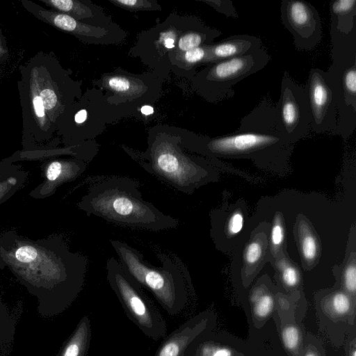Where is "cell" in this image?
<instances>
[{"mask_svg":"<svg viewBox=\"0 0 356 356\" xmlns=\"http://www.w3.org/2000/svg\"><path fill=\"white\" fill-rule=\"evenodd\" d=\"M88 259L70 251L60 235L32 240L10 229L0 234V268L33 286H47L70 301L84 284Z\"/></svg>","mask_w":356,"mask_h":356,"instance_id":"cell-1","label":"cell"},{"mask_svg":"<svg viewBox=\"0 0 356 356\" xmlns=\"http://www.w3.org/2000/svg\"><path fill=\"white\" fill-rule=\"evenodd\" d=\"M139 187L138 180L128 177H97L76 206L88 216L120 226L151 232L177 228L178 219L145 200Z\"/></svg>","mask_w":356,"mask_h":356,"instance_id":"cell-2","label":"cell"},{"mask_svg":"<svg viewBox=\"0 0 356 356\" xmlns=\"http://www.w3.org/2000/svg\"><path fill=\"white\" fill-rule=\"evenodd\" d=\"M293 145L282 130L277 106L266 97L242 118L233 134L196 138L185 146L208 156L271 159L285 158Z\"/></svg>","mask_w":356,"mask_h":356,"instance_id":"cell-3","label":"cell"},{"mask_svg":"<svg viewBox=\"0 0 356 356\" xmlns=\"http://www.w3.org/2000/svg\"><path fill=\"white\" fill-rule=\"evenodd\" d=\"M119 261L130 275L148 289L163 309L171 316L180 314L193 292L189 273L181 259L172 254L159 252L161 266L144 260L143 254L120 240H110Z\"/></svg>","mask_w":356,"mask_h":356,"instance_id":"cell-4","label":"cell"},{"mask_svg":"<svg viewBox=\"0 0 356 356\" xmlns=\"http://www.w3.org/2000/svg\"><path fill=\"white\" fill-rule=\"evenodd\" d=\"M174 137H156L145 152H129L148 173L188 195L213 179V170L200 158L184 152Z\"/></svg>","mask_w":356,"mask_h":356,"instance_id":"cell-5","label":"cell"},{"mask_svg":"<svg viewBox=\"0 0 356 356\" xmlns=\"http://www.w3.org/2000/svg\"><path fill=\"white\" fill-rule=\"evenodd\" d=\"M332 64L326 72L336 99L337 134L347 139L356 128V29L339 31L330 19Z\"/></svg>","mask_w":356,"mask_h":356,"instance_id":"cell-6","label":"cell"},{"mask_svg":"<svg viewBox=\"0 0 356 356\" xmlns=\"http://www.w3.org/2000/svg\"><path fill=\"white\" fill-rule=\"evenodd\" d=\"M108 282L128 316L147 337L157 341L167 333L165 320L143 287L114 257L106 261Z\"/></svg>","mask_w":356,"mask_h":356,"instance_id":"cell-7","label":"cell"},{"mask_svg":"<svg viewBox=\"0 0 356 356\" xmlns=\"http://www.w3.org/2000/svg\"><path fill=\"white\" fill-rule=\"evenodd\" d=\"M270 60V56L263 46L244 55L211 63L199 74L197 87L211 102L232 98L235 95L232 87L264 68Z\"/></svg>","mask_w":356,"mask_h":356,"instance_id":"cell-8","label":"cell"},{"mask_svg":"<svg viewBox=\"0 0 356 356\" xmlns=\"http://www.w3.org/2000/svg\"><path fill=\"white\" fill-rule=\"evenodd\" d=\"M277 108L282 130L291 143L307 137L311 129V113L305 85L283 74Z\"/></svg>","mask_w":356,"mask_h":356,"instance_id":"cell-9","label":"cell"},{"mask_svg":"<svg viewBox=\"0 0 356 356\" xmlns=\"http://www.w3.org/2000/svg\"><path fill=\"white\" fill-rule=\"evenodd\" d=\"M281 19L291 33L293 44L300 51H312L322 39L319 13L309 2L302 0H282Z\"/></svg>","mask_w":356,"mask_h":356,"instance_id":"cell-10","label":"cell"},{"mask_svg":"<svg viewBox=\"0 0 356 356\" xmlns=\"http://www.w3.org/2000/svg\"><path fill=\"white\" fill-rule=\"evenodd\" d=\"M305 86L310 107L312 131L316 134H337V102L326 72L312 68Z\"/></svg>","mask_w":356,"mask_h":356,"instance_id":"cell-11","label":"cell"},{"mask_svg":"<svg viewBox=\"0 0 356 356\" xmlns=\"http://www.w3.org/2000/svg\"><path fill=\"white\" fill-rule=\"evenodd\" d=\"M356 302L344 291H336L323 297L316 304L321 330L332 340L334 333L355 331Z\"/></svg>","mask_w":356,"mask_h":356,"instance_id":"cell-12","label":"cell"},{"mask_svg":"<svg viewBox=\"0 0 356 356\" xmlns=\"http://www.w3.org/2000/svg\"><path fill=\"white\" fill-rule=\"evenodd\" d=\"M86 168L87 163L76 158L51 160L41 166L44 181L29 195L35 199L51 197L59 186L64 183L74 181Z\"/></svg>","mask_w":356,"mask_h":356,"instance_id":"cell-13","label":"cell"},{"mask_svg":"<svg viewBox=\"0 0 356 356\" xmlns=\"http://www.w3.org/2000/svg\"><path fill=\"white\" fill-rule=\"evenodd\" d=\"M210 323L211 316L208 313L189 319L163 341L154 356H186L188 347L207 333Z\"/></svg>","mask_w":356,"mask_h":356,"instance_id":"cell-14","label":"cell"},{"mask_svg":"<svg viewBox=\"0 0 356 356\" xmlns=\"http://www.w3.org/2000/svg\"><path fill=\"white\" fill-rule=\"evenodd\" d=\"M22 6L33 16L58 29L80 37L101 38L107 32L102 28L92 26L67 15L47 10L31 1H22Z\"/></svg>","mask_w":356,"mask_h":356,"instance_id":"cell-15","label":"cell"},{"mask_svg":"<svg viewBox=\"0 0 356 356\" xmlns=\"http://www.w3.org/2000/svg\"><path fill=\"white\" fill-rule=\"evenodd\" d=\"M263 47L261 39L250 35H232L223 40L209 44L206 63H213L244 55Z\"/></svg>","mask_w":356,"mask_h":356,"instance_id":"cell-16","label":"cell"},{"mask_svg":"<svg viewBox=\"0 0 356 356\" xmlns=\"http://www.w3.org/2000/svg\"><path fill=\"white\" fill-rule=\"evenodd\" d=\"M280 334L283 347L289 356H302L306 332L301 323L294 319L280 321Z\"/></svg>","mask_w":356,"mask_h":356,"instance_id":"cell-17","label":"cell"},{"mask_svg":"<svg viewBox=\"0 0 356 356\" xmlns=\"http://www.w3.org/2000/svg\"><path fill=\"white\" fill-rule=\"evenodd\" d=\"M330 11V19L341 33H349L356 29V0L332 1Z\"/></svg>","mask_w":356,"mask_h":356,"instance_id":"cell-18","label":"cell"},{"mask_svg":"<svg viewBox=\"0 0 356 356\" xmlns=\"http://www.w3.org/2000/svg\"><path fill=\"white\" fill-rule=\"evenodd\" d=\"M91 337V321L88 316H85L81 319L61 356H86Z\"/></svg>","mask_w":356,"mask_h":356,"instance_id":"cell-19","label":"cell"},{"mask_svg":"<svg viewBox=\"0 0 356 356\" xmlns=\"http://www.w3.org/2000/svg\"><path fill=\"white\" fill-rule=\"evenodd\" d=\"M252 321L257 328L264 326L275 306V298L269 291L258 287L250 295Z\"/></svg>","mask_w":356,"mask_h":356,"instance_id":"cell-20","label":"cell"},{"mask_svg":"<svg viewBox=\"0 0 356 356\" xmlns=\"http://www.w3.org/2000/svg\"><path fill=\"white\" fill-rule=\"evenodd\" d=\"M203 336L191 343L186 356H244L229 346L212 340L204 339Z\"/></svg>","mask_w":356,"mask_h":356,"instance_id":"cell-21","label":"cell"},{"mask_svg":"<svg viewBox=\"0 0 356 356\" xmlns=\"http://www.w3.org/2000/svg\"><path fill=\"white\" fill-rule=\"evenodd\" d=\"M40 2L54 10L67 15L79 21L90 18L92 10L88 6L76 0H40Z\"/></svg>","mask_w":356,"mask_h":356,"instance_id":"cell-22","label":"cell"},{"mask_svg":"<svg viewBox=\"0 0 356 356\" xmlns=\"http://www.w3.org/2000/svg\"><path fill=\"white\" fill-rule=\"evenodd\" d=\"M27 177L28 172L20 168L0 179V204L10 198L23 186Z\"/></svg>","mask_w":356,"mask_h":356,"instance_id":"cell-23","label":"cell"},{"mask_svg":"<svg viewBox=\"0 0 356 356\" xmlns=\"http://www.w3.org/2000/svg\"><path fill=\"white\" fill-rule=\"evenodd\" d=\"M106 86L112 91L120 95H136L140 93L143 86L135 80L122 76H113L106 80Z\"/></svg>","mask_w":356,"mask_h":356,"instance_id":"cell-24","label":"cell"},{"mask_svg":"<svg viewBox=\"0 0 356 356\" xmlns=\"http://www.w3.org/2000/svg\"><path fill=\"white\" fill-rule=\"evenodd\" d=\"M113 4L130 10H152L159 8L154 1L148 0H110Z\"/></svg>","mask_w":356,"mask_h":356,"instance_id":"cell-25","label":"cell"},{"mask_svg":"<svg viewBox=\"0 0 356 356\" xmlns=\"http://www.w3.org/2000/svg\"><path fill=\"white\" fill-rule=\"evenodd\" d=\"M302 356H325V350L321 340L312 333L307 332Z\"/></svg>","mask_w":356,"mask_h":356,"instance_id":"cell-26","label":"cell"},{"mask_svg":"<svg viewBox=\"0 0 356 356\" xmlns=\"http://www.w3.org/2000/svg\"><path fill=\"white\" fill-rule=\"evenodd\" d=\"M209 56V44L184 52V60L189 65L206 63Z\"/></svg>","mask_w":356,"mask_h":356,"instance_id":"cell-27","label":"cell"},{"mask_svg":"<svg viewBox=\"0 0 356 356\" xmlns=\"http://www.w3.org/2000/svg\"><path fill=\"white\" fill-rule=\"evenodd\" d=\"M344 291L355 301L356 291V268L355 264L349 265L345 270L343 276Z\"/></svg>","mask_w":356,"mask_h":356,"instance_id":"cell-28","label":"cell"},{"mask_svg":"<svg viewBox=\"0 0 356 356\" xmlns=\"http://www.w3.org/2000/svg\"><path fill=\"white\" fill-rule=\"evenodd\" d=\"M204 2L209 4L218 13L223 14L227 17H238V14L233 2L230 0H211L204 1Z\"/></svg>","mask_w":356,"mask_h":356,"instance_id":"cell-29","label":"cell"},{"mask_svg":"<svg viewBox=\"0 0 356 356\" xmlns=\"http://www.w3.org/2000/svg\"><path fill=\"white\" fill-rule=\"evenodd\" d=\"M318 245L316 238L311 234H305L301 240V252L303 257L312 261L316 257Z\"/></svg>","mask_w":356,"mask_h":356,"instance_id":"cell-30","label":"cell"},{"mask_svg":"<svg viewBox=\"0 0 356 356\" xmlns=\"http://www.w3.org/2000/svg\"><path fill=\"white\" fill-rule=\"evenodd\" d=\"M280 269L284 285L289 288L296 286L299 282V274L297 269L286 264H281Z\"/></svg>","mask_w":356,"mask_h":356,"instance_id":"cell-31","label":"cell"},{"mask_svg":"<svg viewBox=\"0 0 356 356\" xmlns=\"http://www.w3.org/2000/svg\"><path fill=\"white\" fill-rule=\"evenodd\" d=\"M262 255V246L258 241H252L247 246L245 252V260L248 264H256Z\"/></svg>","mask_w":356,"mask_h":356,"instance_id":"cell-32","label":"cell"},{"mask_svg":"<svg viewBox=\"0 0 356 356\" xmlns=\"http://www.w3.org/2000/svg\"><path fill=\"white\" fill-rule=\"evenodd\" d=\"M243 226V214L239 212H235L229 218L227 224V230L229 234L236 235L238 234Z\"/></svg>","mask_w":356,"mask_h":356,"instance_id":"cell-33","label":"cell"},{"mask_svg":"<svg viewBox=\"0 0 356 356\" xmlns=\"http://www.w3.org/2000/svg\"><path fill=\"white\" fill-rule=\"evenodd\" d=\"M284 236V227L279 218L277 217L272 227L270 239L274 247L280 246L283 242Z\"/></svg>","mask_w":356,"mask_h":356,"instance_id":"cell-34","label":"cell"},{"mask_svg":"<svg viewBox=\"0 0 356 356\" xmlns=\"http://www.w3.org/2000/svg\"><path fill=\"white\" fill-rule=\"evenodd\" d=\"M15 161H16L15 155L0 161V179L21 168L20 165L13 164Z\"/></svg>","mask_w":356,"mask_h":356,"instance_id":"cell-35","label":"cell"},{"mask_svg":"<svg viewBox=\"0 0 356 356\" xmlns=\"http://www.w3.org/2000/svg\"><path fill=\"white\" fill-rule=\"evenodd\" d=\"M346 356H356V332H350L345 339Z\"/></svg>","mask_w":356,"mask_h":356,"instance_id":"cell-36","label":"cell"},{"mask_svg":"<svg viewBox=\"0 0 356 356\" xmlns=\"http://www.w3.org/2000/svg\"><path fill=\"white\" fill-rule=\"evenodd\" d=\"M175 38L172 32H167L162 35L161 40L165 48L172 49L175 47Z\"/></svg>","mask_w":356,"mask_h":356,"instance_id":"cell-37","label":"cell"},{"mask_svg":"<svg viewBox=\"0 0 356 356\" xmlns=\"http://www.w3.org/2000/svg\"><path fill=\"white\" fill-rule=\"evenodd\" d=\"M87 111L86 109L79 110L74 115V122L79 124L83 123L87 119Z\"/></svg>","mask_w":356,"mask_h":356,"instance_id":"cell-38","label":"cell"},{"mask_svg":"<svg viewBox=\"0 0 356 356\" xmlns=\"http://www.w3.org/2000/svg\"><path fill=\"white\" fill-rule=\"evenodd\" d=\"M141 113L145 115H149L154 113V108L149 105H145L140 108Z\"/></svg>","mask_w":356,"mask_h":356,"instance_id":"cell-39","label":"cell"}]
</instances>
